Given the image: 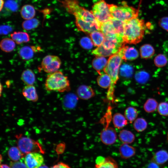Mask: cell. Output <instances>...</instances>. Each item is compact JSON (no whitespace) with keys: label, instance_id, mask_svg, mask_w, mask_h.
Listing matches in <instances>:
<instances>
[{"label":"cell","instance_id":"6da1fadb","mask_svg":"<svg viewBox=\"0 0 168 168\" xmlns=\"http://www.w3.org/2000/svg\"><path fill=\"white\" fill-rule=\"evenodd\" d=\"M60 2L68 12L74 16L76 26L80 31L88 30L98 22L92 12L80 6L77 0H62Z\"/></svg>","mask_w":168,"mask_h":168},{"label":"cell","instance_id":"7a4b0ae2","mask_svg":"<svg viewBox=\"0 0 168 168\" xmlns=\"http://www.w3.org/2000/svg\"><path fill=\"white\" fill-rule=\"evenodd\" d=\"M146 25L144 21L137 17L124 22L123 38L125 44H136L144 36Z\"/></svg>","mask_w":168,"mask_h":168},{"label":"cell","instance_id":"3957f363","mask_svg":"<svg viewBox=\"0 0 168 168\" xmlns=\"http://www.w3.org/2000/svg\"><path fill=\"white\" fill-rule=\"evenodd\" d=\"M122 60L117 52L110 56L107 65L103 70L105 73L109 75L111 79V84L107 94V98L110 100L113 98L114 87L119 79V67Z\"/></svg>","mask_w":168,"mask_h":168},{"label":"cell","instance_id":"277c9868","mask_svg":"<svg viewBox=\"0 0 168 168\" xmlns=\"http://www.w3.org/2000/svg\"><path fill=\"white\" fill-rule=\"evenodd\" d=\"M45 88L48 91L61 92L68 91L70 90V82L68 77L59 70L49 73L47 75L45 81Z\"/></svg>","mask_w":168,"mask_h":168},{"label":"cell","instance_id":"5b68a950","mask_svg":"<svg viewBox=\"0 0 168 168\" xmlns=\"http://www.w3.org/2000/svg\"><path fill=\"white\" fill-rule=\"evenodd\" d=\"M122 5L118 6L108 4V6L113 18L125 21L132 18L138 17V12L134 7L128 5L125 2Z\"/></svg>","mask_w":168,"mask_h":168},{"label":"cell","instance_id":"8992f818","mask_svg":"<svg viewBox=\"0 0 168 168\" xmlns=\"http://www.w3.org/2000/svg\"><path fill=\"white\" fill-rule=\"evenodd\" d=\"M15 137L17 147L24 156L31 152L44 153L42 146L38 141L24 136L22 134L16 135Z\"/></svg>","mask_w":168,"mask_h":168},{"label":"cell","instance_id":"52a82bcc","mask_svg":"<svg viewBox=\"0 0 168 168\" xmlns=\"http://www.w3.org/2000/svg\"><path fill=\"white\" fill-rule=\"evenodd\" d=\"M96 20L101 24L113 18L107 4L104 0L95 3L91 11Z\"/></svg>","mask_w":168,"mask_h":168},{"label":"cell","instance_id":"ba28073f","mask_svg":"<svg viewBox=\"0 0 168 168\" xmlns=\"http://www.w3.org/2000/svg\"><path fill=\"white\" fill-rule=\"evenodd\" d=\"M105 36L102 45L106 49L114 50L118 52L125 44L123 37L118 34H110Z\"/></svg>","mask_w":168,"mask_h":168},{"label":"cell","instance_id":"9c48e42d","mask_svg":"<svg viewBox=\"0 0 168 168\" xmlns=\"http://www.w3.org/2000/svg\"><path fill=\"white\" fill-rule=\"evenodd\" d=\"M61 64V61L58 57L49 55L43 58L41 66L45 72L50 73L58 70Z\"/></svg>","mask_w":168,"mask_h":168},{"label":"cell","instance_id":"30bf717a","mask_svg":"<svg viewBox=\"0 0 168 168\" xmlns=\"http://www.w3.org/2000/svg\"><path fill=\"white\" fill-rule=\"evenodd\" d=\"M25 156L24 163L28 168H39L44 161L43 156L39 152H31Z\"/></svg>","mask_w":168,"mask_h":168},{"label":"cell","instance_id":"8fae6325","mask_svg":"<svg viewBox=\"0 0 168 168\" xmlns=\"http://www.w3.org/2000/svg\"><path fill=\"white\" fill-rule=\"evenodd\" d=\"M115 130L112 127H107L103 129L100 134V138L104 144L109 145L114 144L117 139Z\"/></svg>","mask_w":168,"mask_h":168},{"label":"cell","instance_id":"7c38bea8","mask_svg":"<svg viewBox=\"0 0 168 168\" xmlns=\"http://www.w3.org/2000/svg\"><path fill=\"white\" fill-rule=\"evenodd\" d=\"M118 52L122 59L125 61L135 60L139 55L138 50L135 48L125 45L123 46Z\"/></svg>","mask_w":168,"mask_h":168},{"label":"cell","instance_id":"4fadbf2b","mask_svg":"<svg viewBox=\"0 0 168 168\" xmlns=\"http://www.w3.org/2000/svg\"><path fill=\"white\" fill-rule=\"evenodd\" d=\"M116 161L112 157L109 156L105 158H98L95 166V168H119Z\"/></svg>","mask_w":168,"mask_h":168},{"label":"cell","instance_id":"5bb4252c","mask_svg":"<svg viewBox=\"0 0 168 168\" xmlns=\"http://www.w3.org/2000/svg\"><path fill=\"white\" fill-rule=\"evenodd\" d=\"M77 96L81 99L87 100L94 97L95 91L90 86L86 85L80 86L77 88Z\"/></svg>","mask_w":168,"mask_h":168},{"label":"cell","instance_id":"9a60e30c","mask_svg":"<svg viewBox=\"0 0 168 168\" xmlns=\"http://www.w3.org/2000/svg\"><path fill=\"white\" fill-rule=\"evenodd\" d=\"M22 94L28 101L35 102L38 99L36 89L33 85H26L23 88Z\"/></svg>","mask_w":168,"mask_h":168},{"label":"cell","instance_id":"2e32d148","mask_svg":"<svg viewBox=\"0 0 168 168\" xmlns=\"http://www.w3.org/2000/svg\"><path fill=\"white\" fill-rule=\"evenodd\" d=\"M119 153L121 157L125 159H127L133 156L136 152V149L133 147L124 143L119 147Z\"/></svg>","mask_w":168,"mask_h":168},{"label":"cell","instance_id":"e0dca14e","mask_svg":"<svg viewBox=\"0 0 168 168\" xmlns=\"http://www.w3.org/2000/svg\"><path fill=\"white\" fill-rule=\"evenodd\" d=\"M12 39L17 44L26 43L30 40L29 34L25 32L15 31L11 34Z\"/></svg>","mask_w":168,"mask_h":168},{"label":"cell","instance_id":"ac0fdd59","mask_svg":"<svg viewBox=\"0 0 168 168\" xmlns=\"http://www.w3.org/2000/svg\"><path fill=\"white\" fill-rule=\"evenodd\" d=\"M168 161V153L166 150H159L153 156L152 161L159 165H162Z\"/></svg>","mask_w":168,"mask_h":168},{"label":"cell","instance_id":"d6986e66","mask_svg":"<svg viewBox=\"0 0 168 168\" xmlns=\"http://www.w3.org/2000/svg\"><path fill=\"white\" fill-rule=\"evenodd\" d=\"M78 99L77 95L72 93H68L67 94L64 98L63 105L67 108L73 109L76 106Z\"/></svg>","mask_w":168,"mask_h":168},{"label":"cell","instance_id":"ffe728a7","mask_svg":"<svg viewBox=\"0 0 168 168\" xmlns=\"http://www.w3.org/2000/svg\"><path fill=\"white\" fill-rule=\"evenodd\" d=\"M20 14L22 17L27 20L33 18L35 16V11L34 7L30 5H26L21 8Z\"/></svg>","mask_w":168,"mask_h":168},{"label":"cell","instance_id":"44dd1931","mask_svg":"<svg viewBox=\"0 0 168 168\" xmlns=\"http://www.w3.org/2000/svg\"><path fill=\"white\" fill-rule=\"evenodd\" d=\"M21 79L26 85H33L35 81L34 73L31 70L29 69H26L22 72Z\"/></svg>","mask_w":168,"mask_h":168},{"label":"cell","instance_id":"7402d4cb","mask_svg":"<svg viewBox=\"0 0 168 168\" xmlns=\"http://www.w3.org/2000/svg\"><path fill=\"white\" fill-rule=\"evenodd\" d=\"M33 46H25L22 47L19 50L18 54L20 58L26 60L32 58L34 55V49Z\"/></svg>","mask_w":168,"mask_h":168},{"label":"cell","instance_id":"603a6c76","mask_svg":"<svg viewBox=\"0 0 168 168\" xmlns=\"http://www.w3.org/2000/svg\"><path fill=\"white\" fill-rule=\"evenodd\" d=\"M114 126L118 129L121 128L128 124V120L125 116L120 113H116L113 117Z\"/></svg>","mask_w":168,"mask_h":168},{"label":"cell","instance_id":"cb8c5ba5","mask_svg":"<svg viewBox=\"0 0 168 168\" xmlns=\"http://www.w3.org/2000/svg\"><path fill=\"white\" fill-rule=\"evenodd\" d=\"M140 52L141 57L147 59L150 58L154 55L155 50L151 45L146 44L140 47Z\"/></svg>","mask_w":168,"mask_h":168},{"label":"cell","instance_id":"d4e9b609","mask_svg":"<svg viewBox=\"0 0 168 168\" xmlns=\"http://www.w3.org/2000/svg\"><path fill=\"white\" fill-rule=\"evenodd\" d=\"M15 43L12 39H3L1 40L0 44L1 49L2 51L6 52H12L15 48Z\"/></svg>","mask_w":168,"mask_h":168},{"label":"cell","instance_id":"484cf974","mask_svg":"<svg viewBox=\"0 0 168 168\" xmlns=\"http://www.w3.org/2000/svg\"><path fill=\"white\" fill-rule=\"evenodd\" d=\"M119 137L120 140L124 143L128 144L133 143L135 139L134 134L131 131L125 129L120 132Z\"/></svg>","mask_w":168,"mask_h":168},{"label":"cell","instance_id":"4316f807","mask_svg":"<svg viewBox=\"0 0 168 168\" xmlns=\"http://www.w3.org/2000/svg\"><path fill=\"white\" fill-rule=\"evenodd\" d=\"M108 60L104 57H96L92 61L93 68L98 72L103 70L107 65Z\"/></svg>","mask_w":168,"mask_h":168},{"label":"cell","instance_id":"83f0119b","mask_svg":"<svg viewBox=\"0 0 168 168\" xmlns=\"http://www.w3.org/2000/svg\"><path fill=\"white\" fill-rule=\"evenodd\" d=\"M118 52L114 50H107L102 45L93 50L92 54L96 57H106L111 56Z\"/></svg>","mask_w":168,"mask_h":168},{"label":"cell","instance_id":"f1b7e54d","mask_svg":"<svg viewBox=\"0 0 168 168\" xmlns=\"http://www.w3.org/2000/svg\"><path fill=\"white\" fill-rule=\"evenodd\" d=\"M91 39L96 46L98 47L102 45L105 36L100 30L96 31L90 34Z\"/></svg>","mask_w":168,"mask_h":168},{"label":"cell","instance_id":"f546056e","mask_svg":"<svg viewBox=\"0 0 168 168\" xmlns=\"http://www.w3.org/2000/svg\"><path fill=\"white\" fill-rule=\"evenodd\" d=\"M98 84L101 87L104 88H109L111 84V79L108 74L106 73L100 74L97 78Z\"/></svg>","mask_w":168,"mask_h":168},{"label":"cell","instance_id":"4dcf8cb0","mask_svg":"<svg viewBox=\"0 0 168 168\" xmlns=\"http://www.w3.org/2000/svg\"><path fill=\"white\" fill-rule=\"evenodd\" d=\"M8 156L12 161H18L24 156L18 147H10L8 151Z\"/></svg>","mask_w":168,"mask_h":168},{"label":"cell","instance_id":"1f68e13d","mask_svg":"<svg viewBox=\"0 0 168 168\" xmlns=\"http://www.w3.org/2000/svg\"><path fill=\"white\" fill-rule=\"evenodd\" d=\"M138 112L135 108L130 106L127 108L124 111V115L128 121L132 123L137 117Z\"/></svg>","mask_w":168,"mask_h":168},{"label":"cell","instance_id":"d6a6232c","mask_svg":"<svg viewBox=\"0 0 168 168\" xmlns=\"http://www.w3.org/2000/svg\"><path fill=\"white\" fill-rule=\"evenodd\" d=\"M39 24L38 20L33 18L24 21L22 23V26L24 30H29L37 28Z\"/></svg>","mask_w":168,"mask_h":168},{"label":"cell","instance_id":"836d02e7","mask_svg":"<svg viewBox=\"0 0 168 168\" xmlns=\"http://www.w3.org/2000/svg\"><path fill=\"white\" fill-rule=\"evenodd\" d=\"M158 102L156 100L153 98L148 99L143 105L144 110L147 113H150L154 112L157 108Z\"/></svg>","mask_w":168,"mask_h":168},{"label":"cell","instance_id":"e575fe53","mask_svg":"<svg viewBox=\"0 0 168 168\" xmlns=\"http://www.w3.org/2000/svg\"><path fill=\"white\" fill-rule=\"evenodd\" d=\"M120 74L123 77L129 78L133 75V67L129 64H123L120 68Z\"/></svg>","mask_w":168,"mask_h":168},{"label":"cell","instance_id":"d590c367","mask_svg":"<svg viewBox=\"0 0 168 168\" xmlns=\"http://www.w3.org/2000/svg\"><path fill=\"white\" fill-rule=\"evenodd\" d=\"M147 125V122L143 118H138L135 119L133 126L135 129L138 132H141L146 129Z\"/></svg>","mask_w":168,"mask_h":168},{"label":"cell","instance_id":"8d00e7d4","mask_svg":"<svg viewBox=\"0 0 168 168\" xmlns=\"http://www.w3.org/2000/svg\"><path fill=\"white\" fill-rule=\"evenodd\" d=\"M149 78V74L143 71L137 72L135 75V79L136 82L140 84L145 83L148 81Z\"/></svg>","mask_w":168,"mask_h":168},{"label":"cell","instance_id":"74e56055","mask_svg":"<svg viewBox=\"0 0 168 168\" xmlns=\"http://www.w3.org/2000/svg\"><path fill=\"white\" fill-rule=\"evenodd\" d=\"M111 21L117 33L123 37L124 22L113 18L111 19Z\"/></svg>","mask_w":168,"mask_h":168},{"label":"cell","instance_id":"f35d334b","mask_svg":"<svg viewBox=\"0 0 168 168\" xmlns=\"http://www.w3.org/2000/svg\"><path fill=\"white\" fill-rule=\"evenodd\" d=\"M167 62V59L165 55L160 54L156 56L154 59V63L158 67H162L165 66Z\"/></svg>","mask_w":168,"mask_h":168},{"label":"cell","instance_id":"ab89813d","mask_svg":"<svg viewBox=\"0 0 168 168\" xmlns=\"http://www.w3.org/2000/svg\"><path fill=\"white\" fill-rule=\"evenodd\" d=\"M80 44L82 47L86 49H91L93 44L91 39L87 37L82 38L80 41Z\"/></svg>","mask_w":168,"mask_h":168},{"label":"cell","instance_id":"60d3db41","mask_svg":"<svg viewBox=\"0 0 168 168\" xmlns=\"http://www.w3.org/2000/svg\"><path fill=\"white\" fill-rule=\"evenodd\" d=\"M6 8L11 12H14L18 10V6L17 3L13 0H7L4 3Z\"/></svg>","mask_w":168,"mask_h":168},{"label":"cell","instance_id":"b9f144b4","mask_svg":"<svg viewBox=\"0 0 168 168\" xmlns=\"http://www.w3.org/2000/svg\"><path fill=\"white\" fill-rule=\"evenodd\" d=\"M159 114L162 116H168V103L166 102L160 103L157 107Z\"/></svg>","mask_w":168,"mask_h":168},{"label":"cell","instance_id":"7bdbcfd3","mask_svg":"<svg viewBox=\"0 0 168 168\" xmlns=\"http://www.w3.org/2000/svg\"><path fill=\"white\" fill-rule=\"evenodd\" d=\"M11 168H28L25 164L20 161H12L10 163Z\"/></svg>","mask_w":168,"mask_h":168},{"label":"cell","instance_id":"ee69618b","mask_svg":"<svg viewBox=\"0 0 168 168\" xmlns=\"http://www.w3.org/2000/svg\"><path fill=\"white\" fill-rule=\"evenodd\" d=\"M12 30V28L8 25H2L0 26V33L1 35L7 34Z\"/></svg>","mask_w":168,"mask_h":168},{"label":"cell","instance_id":"f6af8a7d","mask_svg":"<svg viewBox=\"0 0 168 168\" xmlns=\"http://www.w3.org/2000/svg\"><path fill=\"white\" fill-rule=\"evenodd\" d=\"M159 25L164 29L168 31V18L161 19L159 21Z\"/></svg>","mask_w":168,"mask_h":168},{"label":"cell","instance_id":"bcb514c9","mask_svg":"<svg viewBox=\"0 0 168 168\" xmlns=\"http://www.w3.org/2000/svg\"><path fill=\"white\" fill-rule=\"evenodd\" d=\"M50 168H71L68 164L63 162H59L54 165Z\"/></svg>","mask_w":168,"mask_h":168},{"label":"cell","instance_id":"7dc6e473","mask_svg":"<svg viewBox=\"0 0 168 168\" xmlns=\"http://www.w3.org/2000/svg\"><path fill=\"white\" fill-rule=\"evenodd\" d=\"M159 165L156 163L152 161L147 165V168H160Z\"/></svg>","mask_w":168,"mask_h":168},{"label":"cell","instance_id":"c3c4849f","mask_svg":"<svg viewBox=\"0 0 168 168\" xmlns=\"http://www.w3.org/2000/svg\"><path fill=\"white\" fill-rule=\"evenodd\" d=\"M0 10L1 11L4 5V2L3 0H0Z\"/></svg>","mask_w":168,"mask_h":168},{"label":"cell","instance_id":"681fc988","mask_svg":"<svg viewBox=\"0 0 168 168\" xmlns=\"http://www.w3.org/2000/svg\"><path fill=\"white\" fill-rule=\"evenodd\" d=\"M0 168H11L10 166L5 164H1L0 165Z\"/></svg>","mask_w":168,"mask_h":168},{"label":"cell","instance_id":"f907efd6","mask_svg":"<svg viewBox=\"0 0 168 168\" xmlns=\"http://www.w3.org/2000/svg\"><path fill=\"white\" fill-rule=\"evenodd\" d=\"M39 168H49V167L45 165H42Z\"/></svg>","mask_w":168,"mask_h":168},{"label":"cell","instance_id":"816d5d0a","mask_svg":"<svg viewBox=\"0 0 168 168\" xmlns=\"http://www.w3.org/2000/svg\"><path fill=\"white\" fill-rule=\"evenodd\" d=\"M2 90V86L1 84V85H0V96H1V95Z\"/></svg>","mask_w":168,"mask_h":168},{"label":"cell","instance_id":"f5cc1de1","mask_svg":"<svg viewBox=\"0 0 168 168\" xmlns=\"http://www.w3.org/2000/svg\"><path fill=\"white\" fill-rule=\"evenodd\" d=\"M167 137H168V133Z\"/></svg>","mask_w":168,"mask_h":168}]
</instances>
